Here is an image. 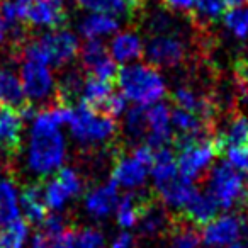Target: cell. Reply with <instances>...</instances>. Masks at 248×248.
Instances as JSON below:
<instances>
[{
	"instance_id": "cell-1",
	"label": "cell",
	"mask_w": 248,
	"mask_h": 248,
	"mask_svg": "<svg viewBox=\"0 0 248 248\" xmlns=\"http://www.w3.org/2000/svg\"><path fill=\"white\" fill-rule=\"evenodd\" d=\"M72 107L60 106L41 110L34 117L28 152V165L38 175H49L58 170L65 158V138L60 124H66Z\"/></svg>"
},
{
	"instance_id": "cell-2",
	"label": "cell",
	"mask_w": 248,
	"mask_h": 248,
	"mask_svg": "<svg viewBox=\"0 0 248 248\" xmlns=\"http://www.w3.org/2000/svg\"><path fill=\"white\" fill-rule=\"evenodd\" d=\"M78 49V38L70 29L60 28L21 45V56L22 62L63 66L75 58Z\"/></svg>"
},
{
	"instance_id": "cell-3",
	"label": "cell",
	"mask_w": 248,
	"mask_h": 248,
	"mask_svg": "<svg viewBox=\"0 0 248 248\" xmlns=\"http://www.w3.org/2000/svg\"><path fill=\"white\" fill-rule=\"evenodd\" d=\"M117 85L126 99L138 106H153L167 92L165 80L152 65H128L119 68Z\"/></svg>"
},
{
	"instance_id": "cell-4",
	"label": "cell",
	"mask_w": 248,
	"mask_h": 248,
	"mask_svg": "<svg viewBox=\"0 0 248 248\" xmlns=\"http://www.w3.org/2000/svg\"><path fill=\"white\" fill-rule=\"evenodd\" d=\"M66 124L70 126L73 138L83 143H104L116 131L112 117L95 112L82 102L72 107Z\"/></svg>"
},
{
	"instance_id": "cell-5",
	"label": "cell",
	"mask_w": 248,
	"mask_h": 248,
	"mask_svg": "<svg viewBox=\"0 0 248 248\" xmlns=\"http://www.w3.org/2000/svg\"><path fill=\"white\" fill-rule=\"evenodd\" d=\"M224 150H226V145H224L223 135L207 136V138L199 140V141L179 150V156H177L179 175L192 182L202 173L204 169H207L214 156L219 155Z\"/></svg>"
},
{
	"instance_id": "cell-6",
	"label": "cell",
	"mask_w": 248,
	"mask_h": 248,
	"mask_svg": "<svg viewBox=\"0 0 248 248\" xmlns=\"http://www.w3.org/2000/svg\"><path fill=\"white\" fill-rule=\"evenodd\" d=\"M209 194L219 207L231 209L234 204L245 202L248 196V182L230 163H219L209 173Z\"/></svg>"
},
{
	"instance_id": "cell-7",
	"label": "cell",
	"mask_w": 248,
	"mask_h": 248,
	"mask_svg": "<svg viewBox=\"0 0 248 248\" xmlns=\"http://www.w3.org/2000/svg\"><path fill=\"white\" fill-rule=\"evenodd\" d=\"M153 155L155 153L146 145L138 146L131 156L117 158L112 169V180L117 186H123L126 189H136V187L143 186L148 172H152Z\"/></svg>"
},
{
	"instance_id": "cell-8",
	"label": "cell",
	"mask_w": 248,
	"mask_h": 248,
	"mask_svg": "<svg viewBox=\"0 0 248 248\" xmlns=\"http://www.w3.org/2000/svg\"><path fill=\"white\" fill-rule=\"evenodd\" d=\"M189 48L180 34H155L150 36L145 45V56L152 65L162 68L182 65L187 60Z\"/></svg>"
},
{
	"instance_id": "cell-9",
	"label": "cell",
	"mask_w": 248,
	"mask_h": 248,
	"mask_svg": "<svg viewBox=\"0 0 248 248\" xmlns=\"http://www.w3.org/2000/svg\"><path fill=\"white\" fill-rule=\"evenodd\" d=\"M82 65L90 77L104 80V82L114 83L119 75V66L112 60V56L107 53V48L100 39H89L82 48Z\"/></svg>"
},
{
	"instance_id": "cell-10",
	"label": "cell",
	"mask_w": 248,
	"mask_h": 248,
	"mask_svg": "<svg viewBox=\"0 0 248 248\" xmlns=\"http://www.w3.org/2000/svg\"><path fill=\"white\" fill-rule=\"evenodd\" d=\"M243 221L238 214H224L214 217L202 230V241L209 248L231 247L241 236Z\"/></svg>"
},
{
	"instance_id": "cell-11",
	"label": "cell",
	"mask_w": 248,
	"mask_h": 248,
	"mask_svg": "<svg viewBox=\"0 0 248 248\" xmlns=\"http://www.w3.org/2000/svg\"><path fill=\"white\" fill-rule=\"evenodd\" d=\"M21 83L28 99L39 100L49 95L55 87L53 73L48 65L36 62H22L21 66Z\"/></svg>"
},
{
	"instance_id": "cell-12",
	"label": "cell",
	"mask_w": 248,
	"mask_h": 248,
	"mask_svg": "<svg viewBox=\"0 0 248 248\" xmlns=\"http://www.w3.org/2000/svg\"><path fill=\"white\" fill-rule=\"evenodd\" d=\"M24 121L19 109L0 104V152L14 155L21 150Z\"/></svg>"
},
{
	"instance_id": "cell-13",
	"label": "cell",
	"mask_w": 248,
	"mask_h": 248,
	"mask_svg": "<svg viewBox=\"0 0 248 248\" xmlns=\"http://www.w3.org/2000/svg\"><path fill=\"white\" fill-rule=\"evenodd\" d=\"M65 21L66 11L62 0H32L26 16V24L32 28H45L49 31L60 29Z\"/></svg>"
},
{
	"instance_id": "cell-14",
	"label": "cell",
	"mask_w": 248,
	"mask_h": 248,
	"mask_svg": "<svg viewBox=\"0 0 248 248\" xmlns=\"http://www.w3.org/2000/svg\"><path fill=\"white\" fill-rule=\"evenodd\" d=\"M146 117H148V141L150 148H165L167 143L172 140V112L169 110L167 104H153L146 107Z\"/></svg>"
},
{
	"instance_id": "cell-15",
	"label": "cell",
	"mask_w": 248,
	"mask_h": 248,
	"mask_svg": "<svg viewBox=\"0 0 248 248\" xmlns=\"http://www.w3.org/2000/svg\"><path fill=\"white\" fill-rule=\"evenodd\" d=\"M173 104L175 107L180 109H186L189 112L199 116L201 119H204L207 124L213 126L214 116H216V106L209 97L201 95L199 92L192 90L190 87H179V89L173 92Z\"/></svg>"
},
{
	"instance_id": "cell-16",
	"label": "cell",
	"mask_w": 248,
	"mask_h": 248,
	"mask_svg": "<svg viewBox=\"0 0 248 248\" xmlns=\"http://www.w3.org/2000/svg\"><path fill=\"white\" fill-rule=\"evenodd\" d=\"M136 226H138V231L143 236L156 238L160 234L170 231V228H172V217L167 214L162 202H158L155 197H152L150 202L145 206V209H143Z\"/></svg>"
},
{
	"instance_id": "cell-17",
	"label": "cell",
	"mask_w": 248,
	"mask_h": 248,
	"mask_svg": "<svg viewBox=\"0 0 248 248\" xmlns=\"http://www.w3.org/2000/svg\"><path fill=\"white\" fill-rule=\"evenodd\" d=\"M152 194L141 192H128L124 194L116 206V217L117 223L123 228H133L138 224V219L141 216L145 206L152 199Z\"/></svg>"
},
{
	"instance_id": "cell-18",
	"label": "cell",
	"mask_w": 248,
	"mask_h": 248,
	"mask_svg": "<svg viewBox=\"0 0 248 248\" xmlns=\"http://www.w3.org/2000/svg\"><path fill=\"white\" fill-rule=\"evenodd\" d=\"M21 206L24 209L28 223L41 224L48 216V206L45 201V184H29L21 192Z\"/></svg>"
},
{
	"instance_id": "cell-19",
	"label": "cell",
	"mask_w": 248,
	"mask_h": 248,
	"mask_svg": "<svg viewBox=\"0 0 248 248\" xmlns=\"http://www.w3.org/2000/svg\"><path fill=\"white\" fill-rule=\"evenodd\" d=\"M186 213H184V217H186L189 223H192L194 226H206L209 224L214 217L217 216V211H219V204L214 199L211 194H202L197 192L194 196V199L187 204Z\"/></svg>"
},
{
	"instance_id": "cell-20",
	"label": "cell",
	"mask_w": 248,
	"mask_h": 248,
	"mask_svg": "<svg viewBox=\"0 0 248 248\" xmlns=\"http://www.w3.org/2000/svg\"><path fill=\"white\" fill-rule=\"evenodd\" d=\"M109 51L116 63H128L138 60L145 53V48H143L141 38L136 32L124 31L112 38Z\"/></svg>"
},
{
	"instance_id": "cell-21",
	"label": "cell",
	"mask_w": 248,
	"mask_h": 248,
	"mask_svg": "<svg viewBox=\"0 0 248 248\" xmlns=\"http://www.w3.org/2000/svg\"><path fill=\"white\" fill-rule=\"evenodd\" d=\"M117 184L114 180L92 189L85 197V207L95 217H104L117 206Z\"/></svg>"
},
{
	"instance_id": "cell-22",
	"label": "cell",
	"mask_w": 248,
	"mask_h": 248,
	"mask_svg": "<svg viewBox=\"0 0 248 248\" xmlns=\"http://www.w3.org/2000/svg\"><path fill=\"white\" fill-rule=\"evenodd\" d=\"M156 189L162 199L172 207H186L197 194L194 184L184 177H175L173 180L158 186Z\"/></svg>"
},
{
	"instance_id": "cell-23",
	"label": "cell",
	"mask_w": 248,
	"mask_h": 248,
	"mask_svg": "<svg viewBox=\"0 0 248 248\" xmlns=\"http://www.w3.org/2000/svg\"><path fill=\"white\" fill-rule=\"evenodd\" d=\"M78 31L87 41L89 39H100L104 36L114 34L119 31V21L112 16L89 14L80 21Z\"/></svg>"
},
{
	"instance_id": "cell-24",
	"label": "cell",
	"mask_w": 248,
	"mask_h": 248,
	"mask_svg": "<svg viewBox=\"0 0 248 248\" xmlns=\"http://www.w3.org/2000/svg\"><path fill=\"white\" fill-rule=\"evenodd\" d=\"M170 248H199L202 236L197 231V226L179 216L172 221L170 228Z\"/></svg>"
},
{
	"instance_id": "cell-25",
	"label": "cell",
	"mask_w": 248,
	"mask_h": 248,
	"mask_svg": "<svg viewBox=\"0 0 248 248\" xmlns=\"http://www.w3.org/2000/svg\"><path fill=\"white\" fill-rule=\"evenodd\" d=\"M112 93H114V90H112V83L110 82H104V80L89 77V78H85V83H83L80 102L89 106L90 109H93L95 112H100L104 104L109 100V97L112 95Z\"/></svg>"
},
{
	"instance_id": "cell-26",
	"label": "cell",
	"mask_w": 248,
	"mask_h": 248,
	"mask_svg": "<svg viewBox=\"0 0 248 248\" xmlns=\"http://www.w3.org/2000/svg\"><path fill=\"white\" fill-rule=\"evenodd\" d=\"M153 179H155L156 187L170 182L175 177H179V167H177V158L172 150L160 148L153 155V167H152Z\"/></svg>"
},
{
	"instance_id": "cell-27",
	"label": "cell",
	"mask_w": 248,
	"mask_h": 248,
	"mask_svg": "<svg viewBox=\"0 0 248 248\" xmlns=\"http://www.w3.org/2000/svg\"><path fill=\"white\" fill-rule=\"evenodd\" d=\"M224 2L223 0H196L192 12H190V22L194 28H206L214 24L224 16Z\"/></svg>"
},
{
	"instance_id": "cell-28",
	"label": "cell",
	"mask_w": 248,
	"mask_h": 248,
	"mask_svg": "<svg viewBox=\"0 0 248 248\" xmlns=\"http://www.w3.org/2000/svg\"><path fill=\"white\" fill-rule=\"evenodd\" d=\"M19 219V199L11 180L0 179V230Z\"/></svg>"
},
{
	"instance_id": "cell-29",
	"label": "cell",
	"mask_w": 248,
	"mask_h": 248,
	"mask_svg": "<svg viewBox=\"0 0 248 248\" xmlns=\"http://www.w3.org/2000/svg\"><path fill=\"white\" fill-rule=\"evenodd\" d=\"M145 26L150 36L155 34H180V24L175 16L167 9L150 12L145 17Z\"/></svg>"
},
{
	"instance_id": "cell-30",
	"label": "cell",
	"mask_w": 248,
	"mask_h": 248,
	"mask_svg": "<svg viewBox=\"0 0 248 248\" xmlns=\"http://www.w3.org/2000/svg\"><path fill=\"white\" fill-rule=\"evenodd\" d=\"M80 9L90 14H106V16H133L128 0H77Z\"/></svg>"
},
{
	"instance_id": "cell-31",
	"label": "cell",
	"mask_w": 248,
	"mask_h": 248,
	"mask_svg": "<svg viewBox=\"0 0 248 248\" xmlns=\"http://www.w3.org/2000/svg\"><path fill=\"white\" fill-rule=\"evenodd\" d=\"M223 24L234 39H248V5L230 9L223 16Z\"/></svg>"
},
{
	"instance_id": "cell-32",
	"label": "cell",
	"mask_w": 248,
	"mask_h": 248,
	"mask_svg": "<svg viewBox=\"0 0 248 248\" xmlns=\"http://www.w3.org/2000/svg\"><path fill=\"white\" fill-rule=\"evenodd\" d=\"M124 129H126V135L133 140V141H138V140L145 138L148 135V117H146V106H138L128 110L126 114V119H124Z\"/></svg>"
},
{
	"instance_id": "cell-33",
	"label": "cell",
	"mask_w": 248,
	"mask_h": 248,
	"mask_svg": "<svg viewBox=\"0 0 248 248\" xmlns=\"http://www.w3.org/2000/svg\"><path fill=\"white\" fill-rule=\"evenodd\" d=\"M31 248H77V233L72 228H66L60 234L36 233Z\"/></svg>"
},
{
	"instance_id": "cell-34",
	"label": "cell",
	"mask_w": 248,
	"mask_h": 248,
	"mask_svg": "<svg viewBox=\"0 0 248 248\" xmlns=\"http://www.w3.org/2000/svg\"><path fill=\"white\" fill-rule=\"evenodd\" d=\"M29 234V223L16 219L9 226L0 230V248H22Z\"/></svg>"
},
{
	"instance_id": "cell-35",
	"label": "cell",
	"mask_w": 248,
	"mask_h": 248,
	"mask_svg": "<svg viewBox=\"0 0 248 248\" xmlns=\"http://www.w3.org/2000/svg\"><path fill=\"white\" fill-rule=\"evenodd\" d=\"M70 197H68V194H66V190L63 189L62 184L56 179L45 184V201H46V206L51 211L63 209V206H65V202Z\"/></svg>"
},
{
	"instance_id": "cell-36",
	"label": "cell",
	"mask_w": 248,
	"mask_h": 248,
	"mask_svg": "<svg viewBox=\"0 0 248 248\" xmlns=\"http://www.w3.org/2000/svg\"><path fill=\"white\" fill-rule=\"evenodd\" d=\"M55 179L62 184V187L66 190V194H68L70 199H72V197L80 196V192H82V180H80L78 173H77L75 170L62 169V170H58V173H56Z\"/></svg>"
},
{
	"instance_id": "cell-37",
	"label": "cell",
	"mask_w": 248,
	"mask_h": 248,
	"mask_svg": "<svg viewBox=\"0 0 248 248\" xmlns=\"http://www.w3.org/2000/svg\"><path fill=\"white\" fill-rule=\"evenodd\" d=\"M234 83H236L238 95L240 99L248 100V58L247 56H240L234 62Z\"/></svg>"
},
{
	"instance_id": "cell-38",
	"label": "cell",
	"mask_w": 248,
	"mask_h": 248,
	"mask_svg": "<svg viewBox=\"0 0 248 248\" xmlns=\"http://www.w3.org/2000/svg\"><path fill=\"white\" fill-rule=\"evenodd\" d=\"M226 156L230 165H233L236 170L248 173V145L228 146Z\"/></svg>"
},
{
	"instance_id": "cell-39",
	"label": "cell",
	"mask_w": 248,
	"mask_h": 248,
	"mask_svg": "<svg viewBox=\"0 0 248 248\" xmlns=\"http://www.w3.org/2000/svg\"><path fill=\"white\" fill-rule=\"evenodd\" d=\"M104 236L95 228H83L77 233V248H102Z\"/></svg>"
},
{
	"instance_id": "cell-40",
	"label": "cell",
	"mask_w": 248,
	"mask_h": 248,
	"mask_svg": "<svg viewBox=\"0 0 248 248\" xmlns=\"http://www.w3.org/2000/svg\"><path fill=\"white\" fill-rule=\"evenodd\" d=\"M163 7L170 12H177V14H189L192 12L196 0H162Z\"/></svg>"
},
{
	"instance_id": "cell-41",
	"label": "cell",
	"mask_w": 248,
	"mask_h": 248,
	"mask_svg": "<svg viewBox=\"0 0 248 248\" xmlns=\"http://www.w3.org/2000/svg\"><path fill=\"white\" fill-rule=\"evenodd\" d=\"M135 245H136L135 236L131 233H126V231L117 234L112 241V248H135Z\"/></svg>"
},
{
	"instance_id": "cell-42",
	"label": "cell",
	"mask_w": 248,
	"mask_h": 248,
	"mask_svg": "<svg viewBox=\"0 0 248 248\" xmlns=\"http://www.w3.org/2000/svg\"><path fill=\"white\" fill-rule=\"evenodd\" d=\"M145 2H146V0H128L129 7H131V11H133V16H138L140 12L143 11V7H145Z\"/></svg>"
},
{
	"instance_id": "cell-43",
	"label": "cell",
	"mask_w": 248,
	"mask_h": 248,
	"mask_svg": "<svg viewBox=\"0 0 248 248\" xmlns=\"http://www.w3.org/2000/svg\"><path fill=\"white\" fill-rule=\"evenodd\" d=\"M224 5L226 7H241V5H247L248 4V0H223Z\"/></svg>"
},
{
	"instance_id": "cell-44",
	"label": "cell",
	"mask_w": 248,
	"mask_h": 248,
	"mask_svg": "<svg viewBox=\"0 0 248 248\" xmlns=\"http://www.w3.org/2000/svg\"><path fill=\"white\" fill-rule=\"evenodd\" d=\"M9 29H7V24H5V21L2 19V16H0V43H4L5 36H7Z\"/></svg>"
},
{
	"instance_id": "cell-45",
	"label": "cell",
	"mask_w": 248,
	"mask_h": 248,
	"mask_svg": "<svg viewBox=\"0 0 248 248\" xmlns=\"http://www.w3.org/2000/svg\"><path fill=\"white\" fill-rule=\"evenodd\" d=\"M230 248H247V247H245V245H241V243H233Z\"/></svg>"
}]
</instances>
